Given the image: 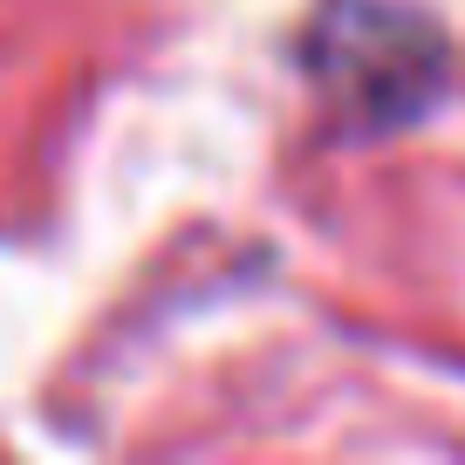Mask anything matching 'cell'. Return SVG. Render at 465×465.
Masks as SVG:
<instances>
[{
  "mask_svg": "<svg viewBox=\"0 0 465 465\" xmlns=\"http://www.w3.org/2000/svg\"><path fill=\"white\" fill-rule=\"evenodd\" d=\"M342 89L363 103L370 124H397V116L424 110L445 75V42L424 15L404 7H363V15L342 28Z\"/></svg>",
  "mask_w": 465,
  "mask_h": 465,
  "instance_id": "1",
  "label": "cell"
}]
</instances>
